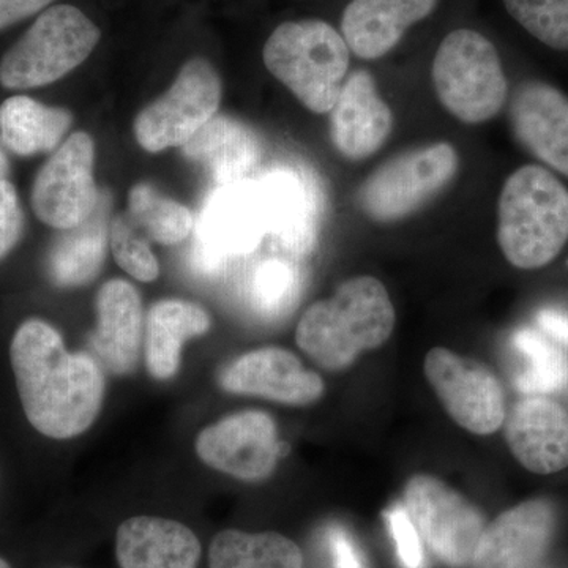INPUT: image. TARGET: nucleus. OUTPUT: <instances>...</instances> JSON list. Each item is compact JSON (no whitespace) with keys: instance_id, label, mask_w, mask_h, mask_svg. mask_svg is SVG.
<instances>
[{"instance_id":"e433bc0d","label":"nucleus","mask_w":568,"mask_h":568,"mask_svg":"<svg viewBox=\"0 0 568 568\" xmlns=\"http://www.w3.org/2000/svg\"><path fill=\"white\" fill-rule=\"evenodd\" d=\"M537 324L549 338L568 346V313L556 308L540 310Z\"/></svg>"},{"instance_id":"9b49d317","label":"nucleus","mask_w":568,"mask_h":568,"mask_svg":"<svg viewBox=\"0 0 568 568\" xmlns=\"http://www.w3.org/2000/svg\"><path fill=\"white\" fill-rule=\"evenodd\" d=\"M95 144L77 132L51 153L33 181L31 204L37 219L55 230L80 226L95 211L102 193L93 181Z\"/></svg>"},{"instance_id":"b1692460","label":"nucleus","mask_w":568,"mask_h":568,"mask_svg":"<svg viewBox=\"0 0 568 568\" xmlns=\"http://www.w3.org/2000/svg\"><path fill=\"white\" fill-rule=\"evenodd\" d=\"M209 313L193 302L166 298L152 306L145 323V366L153 379L178 375L186 339L207 334Z\"/></svg>"},{"instance_id":"4be33fe9","label":"nucleus","mask_w":568,"mask_h":568,"mask_svg":"<svg viewBox=\"0 0 568 568\" xmlns=\"http://www.w3.org/2000/svg\"><path fill=\"white\" fill-rule=\"evenodd\" d=\"M201 551L196 534L174 519L129 518L115 536L121 568H197Z\"/></svg>"},{"instance_id":"7c9ffc66","label":"nucleus","mask_w":568,"mask_h":568,"mask_svg":"<svg viewBox=\"0 0 568 568\" xmlns=\"http://www.w3.org/2000/svg\"><path fill=\"white\" fill-rule=\"evenodd\" d=\"M511 18L540 43L568 51V0H503Z\"/></svg>"},{"instance_id":"bb28decb","label":"nucleus","mask_w":568,"mask_h":568,"mask_svg":"<svg viewBox=\"0 0 568 568\" xmlns=\"http://www.w3.org/2000/svg\"><path fill=\"white\" fill-rule=\"evenodd\" d=\"M209 567L304 568V555L295 541L282 534L226 529L213 537Z\"/></svg>"},{"instance_id":"473e14b6","label":"nucleus","mask_w":568,"mask_h":568,"mask_svg":"<svg viewBox=\"0 0 568 568\" xmlns=\"http://www.w3.org/2000/svg\"><path fill=\"white\" fill-rule=\"evenodd\" d=\"M388 528L395 540L399 562L405 568H426L424 540L418 536L413 519L403 504H395L386 514Z\"/></svg>"},{"instance_id":"c756f323","label":"nucleus","mask_w":568,"mask_h":568,"mask_svg":"<svg viewBox=\"0 0 568 568\" xmlns=\"http://www.w3.org/2000/svg\"><path fill=\"white\" fill-rule=\"evenodd\" d=\"M301 287V272L295 265L283 260H268L254 268L250 297L261 315L278 317L297 304Z\"/></svg>"},{"instance_id":"f3484780","label":"nucleus","mask_w":568,"mask_h":568,"mask_svg":"<svg viewBox=\"0 0 568 568\" xmlns=\"http://www.w3.org/2000/svg\"><path fill=\"white\" fill-rule=\"evenodd\" d=\"M515 136L540 160L568 178V97L555 85L528 81L510 103Z\"/></svg>"},{"instance_id":"423d86ee","label":"nucleus","mask_w":568,"mask_h":568,"mask_svg":"<svg viewBox=\"0 0 568 568\" xmlns=\"http://www.w3.org/2000/svg\"><path fill=\"white\" fill-rule=\"evenodd\" d=\"M100 37V29L77 7H50L0 59V84L13 91L52 84L78 69Z\"/></svg>"},{"instance_id":"4c0bfd02","label":"nucleus","mask_w":568,"mask_h":568,"mask_svg":"<svg viewBox=\"0 0 568 568\" xmlns=\"http://www.w3.org/2000/svg\"><path fill=\"white\" fill-rule=\"evenodd\" d=\"M9 170V159H7L6 148H3L2 141H0V181L7 179Z\"/></svg>"},{"instance_id":"39448f33","label":"nucleus","mask_w":568,"mask_h":568,"mask_svg":"<svg viewBox=\"0 0 568 568\" xmlns=\"http://www.w3.org/2000/svg\"><path fill=\"white\" fill-rule=\"evenodd\" d=\"M437 99L458 121H491L507 102L508 84L495 44L474 29L448 33L432 69Z\"/></svg>"},{"instance_id":"393cba45","label":"nucleus","mask_w":568,"mask_h":568,"mask_svg":"<svg viewBox=\"0 0 568 568\" xmlns=\"http://www.w3.org/2000/svg\"><path fill=\"white\" fill-rule=\"evenodd\" d=\"M108 215L110 197L102 193L92 215L80 226L62 231L61 237L52 244L48 253L47 271L55 286H82L100 274L110 233Z\"/></svg>"},{"instance_id":"f03ea898","label":"nucleus","mask_w":568,"mask_h":568,"mask_svg":"<svg viewBox=\"0 0 568 568\" xmlns=\"http://www.w3.org/2000/svg\"><path fill=\"white\" fill-rule=\"evenodd\" d=\"M394 327L395 308L386 286L375 276H355L331 298L306 310L295 342L317 365L339 372L364 351L383 346Z\"/></svg>"},{"instance_id":"20e7f679","label":"nucleus","mask_w":568,"mask_h":568,"mask_svg":"<svg viewBox=\"0 0 568 568\" xmlns=\"http://www.w3.org/2000/svg\"><path fill=\"white\" fill-rule=\"evenodd\" d=\"M263 59L298 102L316 114H327L345 84L351 50L327 21H286L265 41Z\"/></svg>"},{"instance_id":"f257e3e1","label":"nucleus","mask_w":568,"mask_h":568,"mask_svg":"<svg viewBox=\"0 0 568 568\" xmlns=\"http://www.w3.org/2000/svg\"><path fill=\"white\" fill-rule=\"evenodd\" d=\"M10 362L22 409L40 435L63 440L91 428L104 398L95 357L69 353L51 324L28 320L11 339Z\"/></svg>"},{"instance_id":"58836bf2","label":"nucleus","mask_w":568,"mask_h":568,"mask_svg":"<svg viewBox=\"0 0 568 568\" xmlns=\"http://www.w3.org/2000/svg\"><path fill=\"white\" fill-rule=\"evenodd\" d=\"M0 568H11V566L6 559L0 558Z\"/></svg>"},{"instance_id":"c85d7f7f","label":"nucleus","mask_w":568,"mask_h":568,"mask_svg":"<svg viewBox=\"0 0 568 568\" xmlns=\"http://www.w3.org/2000/svg\"><path fill=\"white\" fill-rule=\"evenodd\" d=\"M129 216L136 230L160 245L181 244L196 223L189 207L160 193L151 183H138L130 190Z\"/></svg>"},{"instance_id":"f704fd0d","label":"nucleus","mask_w":568,"mask_h":568,"mask_svg":"<svg viewBox=\"0 0 568 568\" xmlns=\"http://www.w3.org/2000/svg\"><path fill=\"white\" fill-rule=\"evenodd\" d=\"M327 540L335 568H366L357 545L347 536L345 529L332 528L328 530Z\"/></svg>"},{"instance_id":"6ab92c4d","label":"nucleus","mask_w":568,"mask_h":568,"mask_svg":"<svg viewBox=\"0 0 568 568\" xmlns=\"http://www.w3.org/2000/svg\"><path fill=\"white\" fill-rule=\"evenodd\" d=\"M97 327L91 347L100 365L115 376L132 375L140 364L144 313L140 294L125 280H111L97 294Z\"/></svg>"},{"instance_id":"9d476101","label":"nucleus","mask_w":568,"mask_h":568,"mask_svg":"<svg viewBox=\"0 0 568 568\" xmlns=\"http://www.w3.org/2000/svg\"><path fill=\"white\" fill-rule=\"evenodd\" d=\"M403 506L437 559L448 567H470L487 526L474 504L439 478L417 474L406 484Z\"/></svg>"},{"instance_id":"1a4fd4ad","label":"nucleus","mask_w":568,"mask_h":568,"mask_svg":"<svg viewBox=\"0 0 568 568\" xmlns=\"http://www.w3.org/2000/svg\"><path fill=\"white\" fill-rule=\"evenodd\" d=\"M222 80L212 63L194 58L183 63L170 91L134 119V136L144 151L156 153L186 144L215 118Z\"/></svg>"},{"instance_id":"0eeeda50","label":"nucleus","mask_w":568,"mask_h":568,"mask_svg":"<svg viewBox=\"0 0 568 568\" xmlns=\"http://www.w3.org/2000/svg\"><path fill=\"white\" fill-rule=\"evenodd\" d=\"M458 164L457 149L450 142H435L398 153L362 182L358 207L377 223L406 219L454 181Z\"/></svg>"},{"instance_id":"dca6fc26","label":"nucleus","mask_w":568,"mask_h":568,"mask_svg":"<svg viewBox=\"0 0 568 568\" xmlns=\"http://www.w3.org/2000/svg\"><path fill=\"white\" fill-rule=\"evenodd\" d=\"M220 386L230 394L260 396L284 405L305 406L324 394L320 375L282 347H263L235 358L220 375Z\"/></svg>"},{"instance_id":"72a5a7b5","label":"nucleus","mask_w":568,"mask_h":568,"mask_svg":"<svg viewBox=\"0 0 568 568\" xmlns=\"http://www.w3.org/2000/svg\"><path fill=\"white\" fill-rule=\"evenodd\" d=\"M24 215L17 189L9 179L0 181V261L21 241Z\"/></svg>"},{"instance_id":"412c9836","label":"nucleus","mask_w":568,"mask_h":568,"mask_svg":"<svg viewBox=\"0 0 568 568\" xmlns=\"http://www.w3.org/2000/svg\"><path fill=\"white\" fill-rule=\"evenodd\" d=\"M439 0H349L342 36L351 52L376 61L394 51L405 33L435 13Z\"/></svg>"},{"instance_id":"7ed1b4c3","label":"nucleus","mask_w":568,"mask_h":568,"mask_svg":"<svg viewBox=\"0 0 568 568\" xmlns=\"http://www.w3.org/2000/svg\"><path fill=\"white\" fill-rule=\"evenodd\" d=\"M497 219L508 263L523 271L545 267L568 242V190L544 166L526 164L504 183Z\"/></svg>"},{"instance_id":"aec40b11","label":"nucleus","mask_w":568,"mask_h":568,"mask_svg":"<svg viewBox=\"0 0 568 568\" xmlns=\"http://www.w3.org/2000/svg\"><path fill=\"white\" fill-rule=\"evenodd\" d=\"M506 437L515 458L540 476L568 467V413L544 395L526 396L507 417Z\"/></svg>"},{"instance_id":"2f4dec72","label":"nucleus","mask_w":568,"mask_h":568,"mask_svg":"<svg viewBox=\"0 0 568 568\" xmlns=\"http://www.w3.org/2000/svg\"><path fill=\"white\" fill-rule=\"evenodd\" d=\"M110 242L115 263L138 282H155L160 275L159 260L148 242L138 234L129 215H118L111 222Z\"/></svg>"},{"instance_id":"ddd939ff","label":"nucleus","mask_w":568,"mask_h":568,"mask_svg":"<svg viewBox=\"0 0 568 568\" xmlns=\"http://www.w3.org/2000/svg\"><path fill=\"white\" fill-rule=\"evenodd\" d=\"M194 447L204 465L244 481L271 477L284 450L274 418L263 410H244L205 426Z\"/></svg>"},{"instance_id":"cd10ccee","label":"nucleus","mask_w":568,"mask_h":568,"mask_svg":"<svg viewBox=\"0 0 568 568\" xmlns=\"http://www.w3.org/2000/svg\"><path fill=\"white\" fill-rule=\"evenodd\" d=\"M511 347L523 362L514 379L515 387L521 394L547 395L566 386V357L544 332L519 328L511 336Z\"/></svg>"},{"instance_id":"a878e982","label":"nucleus","mask_w":568,"mask_h":568,"mask_svg":"<svg viewBox=\"0 0 568 568\" xmlns=\"http://www.w3.org/2000/svg\"><path fill=\"white\" fill-rule=\"evenodd\" d=\"M71 123L69 110L48 106L31 97H10L0 104V141L14 155L54 152Z\"/></svg>"},{"instance_id":"4468645a","label":"nucleus","mask_w":568,"mask_h":568,"mask_svg":"<svg viewBox=\"0 0 568 568\" xmlns=\"http://www.w3.org/2000/svg\"><path fill=\"white\" fill-rule=\"evenodd\" d=\"M267 233L284 252L305 257L315 252L323 215V192L315 175L293 164H280L256 181Z\"/></svg>"},{"instance_id":"f8f14e48","label":"nucleus","mask_w":568,"mask_h":568,"mask_svg":"<svg viewBox=\"0 0 568 568\" xmlns=\"http://www.w3.org/2000/svg\"><path fill=\"white\" fill-rule=\"evenodd\" d=\"M425 375L448 416L467 432L487 436L506 422V396L487 365L435 347L425 357Z\"/></svg>"},{"instance_id":"c9c22d12","label":"nucleus","mask_w":568,"mask_h":568,"mask_svg":"<svg viewBox=\"0 0 568 568\" xmlns=\"http://www.w3.org/2000/svg\"><path fill=\"white\" fill-rule=\"evenodd\" d=\"M55 0H0V31L47 10Z\"/></svg>"},{"instance_id":"6e6552de","label":"nucleus","mask_w":568,"mask_h":568,"mask_svg":"<svg viewBox=\"0 0 568 568\" xmlns=\"http://www.w3.org/2000/svg\"><path fill=\"white\" fill-rule=\"evenodd\" d=\"M193 233L189 263L204 278L222 274L231 257L254 252L267 233L256 182L219 186L205 201Z\"/></svg>"},{"instance_id":"5701e85b","label":"nucleus","mask_w":568,"mask_h":568,"mask_svg":"<svg viewBox=\"0 0 568 568\" xmlns=\"http://www.w3.org/2000/svg\"><path fill=\"white\" fill-rule=\"evenodd\" d=\"M183 155L201 164L219 186L250 181L261 160V142L244 122L215 115L192 140L182 145Z\"/></svg>"},{"instance_id":"2eb2a0df","label":"nucleus","mask_w":568,"mask_h":568,"mask_svg":"<svg viewBox=\"0 0 568 568\" xmlns=\"http://www.w3.org/2000/svg\"><path fill=\"white\" fill-rule=\"evenodd\" d=\"M556 529V510L547 499L508 508L485 526L470 568H536L547 555Z\"/></svg>"},{"instance_id":"a211bd4d","label":"nucleus","mask_w":568,"mask_h":568,"mask_svg":"<svg viewBox=\"0 0 568 568\" xmlns=\"http://www.w3.org/2000/svg\"><path fill=\"white\" fill-rule=\"evenodd\" d=\"M332 141L346 159L361 162L383 148L394 129V114L365 70L346 78L332 108Z\"/></svg>"}]
</instances>
